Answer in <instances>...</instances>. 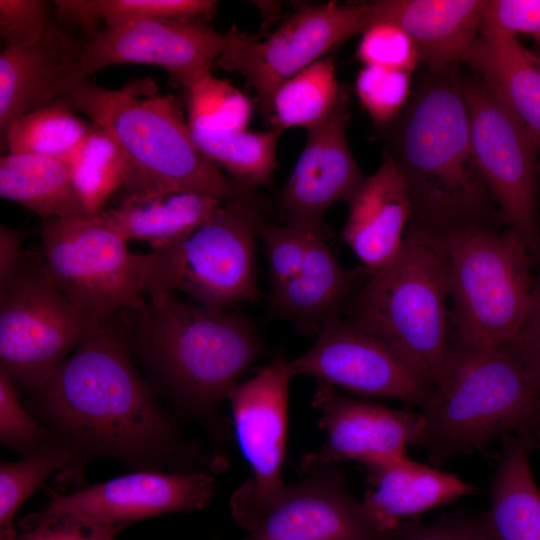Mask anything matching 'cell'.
<instances>
[{"mask_svg":"<svg viewBox=\"0 0 540 540\" xmlns=\"http://www.w3.org/2000/svg\"><path fill=\"white\" fill-rule=\"evenodd\" d=\"M34 392L37 411L72 450L73 461L77 455L106 457L158 469L186 449L139 374L119 315L81 342Z\"/></svg>","mask_w":540,"mask_h":540,"instance_id":"6da1fadb","label":"cell"},{"mask_svg":"<svg viewBox=\"0 0 540 540\" xmlns=\"http://www.w3.org/2000/svg\"><path fill=\"white\" fill-rule=\"evenodd\" d=\"M386 141L407 185L409 228L437 236L503 222L476 163L456 66L424 75Z\"/></svg>","mask_w":540,"mask_h":540,"instance_id":"7a4b0ae2","label":"cell"},{"mask_svg":"<svg viewBox=\"0 0 540 540\" xmlns=\"http://www.w3.org/2000/svg\"><path fill=\"white\" fill-rule=\"evenodd\" d=\"M124 313L133 359L160 392L196 416L212 415L265 352L251 320L173 292L150 291L142 308Z\"/></svg>","mask_w":540,"mask_h":540,"instance_id":"3957f363","label":"cell"},{"mask_svg":"<svg viewBox=\"0 0 540 540\" xmlns=\"http://www.w3.org/2000/svg\"><path fill=\"white\" fill-rule=\"evenodd\" d=\"M154 91L149 82L109 89L87 78L70 85L61 102L116 140L132 168L124 186L185 189L222 200L251 190L225 177L199 151L175 97Z\"/></svg>","mask_w":540,"mask_h":540,"instance_id":"277c9868","label":"cell"},{"mask_svg":"<svg viewBox=\"0 0 540 540\" xmlns=\"http://www.w3.org/2000/svg\"><path fill=\"white\" fill-rule=\"evenodd\" d=\"M369 275L344 305V318L386 344L432 388L453 342L440 248L408 228L399 255Z\"/></svg>","mask_w":540,"mask_h":540,"instance_id":"5b68a950","label":"cell"},{"mask_svg":"<svg viewBox=\"0 0 540 540\" xmlns=\"http://www.w3.org/2000/svg\"><path fill=\"white\" fill-rule=\"evenodd\" d=\"M538 398L509 345L476 348L453 337L443 372L421 407V446L440 464L479 451L497 436L533 433Z\"/></svg>","mask_w":540,"mask_h":540,"instance_id":"8992f818","label":"cell"},{"mask_svg":"<svg viewBox=\"0 0 540 540\" xmlns=\"http://www.w3.org/2000/svg\"><path fill=\"white\" fill-rule=\"evenodd\" d=\"M429 236L445 261L453 337L476 348H499L515 342L534 280V262L521 238L509 228L498 230L494 226Z\"/></svg>","mask_w":540,"mask_h":540,"instance_id":"52a82bcc","label":"cell"},{"mask_svg":"<svg viewBox=\"0 0 540 540\" xmlns=\"http://www.w3.org/2000/svg\"><path fill=\"white\" fill-rule=\"evenodd\" d=\"M265 219L254 189L224 200L219 212L189 237L152 251L147 293L180 292L197 304L224 310L256 300V239Z\"/></svg>","mask_w":540,"mask_h":540,"instance_id":"ba28073f","label":"cell"},{"mask_svg":"<svg viewBox=\"0 0 540 540\" xmlns=\"http://www.w3.org/2000/svg\"><path fill=\"white\" fill-rule=\"evenodd\" d=\"M42 268L95 324L146 303L153 252L135 254L96 217L43 221Z\"/></svg>","mask_w":540,"mask_h":540,"instance_id":"9c48e42d","label":"cell"},{"mask_svg":"<svg viewBox=\"0 0 540 540\" xmlns=\"http://www.w3.org/2000/svg\"><path fill=\"white\" fill-rule=\"evenodd\" d=\"M478 169L503 223L540 266L538 148L528 128L482 76H462Z\"/></svg>","mask_w":540,"mask_h":540,"instance_id":"30bf717a","label":"cell"},{"mask_svg":"<svg viewBox=\"0 0 540 540\" xmlns=\"http://www.w3.org/2000/svg\"><path fill=\"white\" fill-rule=\"evenodd\" d=\"M100 326L48 278L41 252H25L15 282L0 298V369L36 391Z\"/></svg>","mask_w":540,"mask_h":540,"instance_id":"8fae6325","label":"cell"},{"mask_svg":"<svg viewBox=\"0 0 540 540\" xmlns=\"http://www.w3.org/2000/svg\"><path fill=\"white\" fill-rule=\"evenodd\" d=\"M376 22V2L304 5L267 36L232 28L215 66L242 76L267 115L272 95L284 81Z\"/></svg>","mask_w":540,"mask_h":540,"instance_id":"7c38bea8","label":"cell"},{"mask_svg":"<svg viewBox=\"0 0 540 540\" xmlns=\"http://www.w3.org/2000/svg\"><path fill=\"white\" fill-rule=\"evenodd\" d=\"M292 377L276 358L249 380L237 383L227 399L240 449L252 476L230 498L234 521L253 530L282 495L286 454L288 390Z\"/></svg>","mask_w":540,"mask_h":540,"instance_id":"4fadbf2b","label":"cell"},{"mask_svg":"<svg viewBox=\"0 0 540 540\" xmlns=\"http://www.w3.org/2000/svg\"><path fill=\"white\" fill-rule=\"evenodd\" d=\"M204 20L142 19L103 27L81 43L69 86L116 64L158 66L188 90L211 70L227 46Z\"/></svg>","mask_w":540,"mask_h":540,"instance_id":"5bb4252c","label":"cell"},{"mask_svg":"<svg viewBox=\"0 0 540 540\" xmlns=\"http://www.w3.org/2000/svg\"><path fill=\"white\" fill-rule=\"evenodd\" d=\"M284 367L291 377L312 376L358 394L420 408L432 389L386 344L340 315L320 328L306 352L284 359Z\"/></svg>","mask_w":540,"mask_h":540,"instance_id":"9a60e30c","label":"cell"},{"mask_svg":"<svg viewBox=\"0 0 540 540\" xmlns=\"http://www.w3.org/2000/svg\"><path fill=\"white\" fill-rule=\"evenodd\" d=\"M312 405L319 412V427L325 433V441L317 451L301 459L303 474L345 461H356L365 467L405 456L409 446L422 444L425 422L421 412L342 396L322 381L314 392Z\"/></svg>","mask_w":540,"mask_h":540,"instance_id":"2e32d148","label":"cell"},{"mask_svg":"<svg viewBox=\"0 0 540 540\" xmlns=\"http://www.w3.org/2000/svg\"><path fill=\"white\" fill-rule=\"evenodd\" d=\"M348 120V94L342 88L329 116L307 130L304 149L279 193L278 210L285 225L328 237L326 212L364 180L348 144Z\"/></svg>","mask_w":540,"mask_h":540,"instance_id":"e0dca14e","label":"cell"},{"mask_svg":"<svg viewBox=\"0 0 540 540\" xmlns=\"http://www.w3.org/2000/svg\"><path fill=\"white\" fill-rule=\"evenodd\" d=\"M215 493V480L204 470L139 469L70 494L50 491L42 512H78L120 531L153 516L201 510Z\"/></svg>","mask_w":540,"mask_h":540,"instance_id":"ac0fdd59","label":"cell"},{"mask_svg":"<svg viewBox=\"0 0 540 540\" xmlns=\"http://www.w3.org/2000/svg\"><path fill=\"white\" fill-rule=\"evenodd\" d=\"M287 485L240 540H383L384 531L350 493L342 470L321 468Z\"/></svg>","mask_w":540,"mask_h":540,"instance_id":"d6986e66","label":"cell"},{"mask_svg":"<svg viewBox=\"0 0 540 540\" xmlns=\"http://www.w3.org/2000/svg\"><path fill=\"white\" fill-rule=\"evenodd\" d=\"M345 201L348 216L342 238L372 274L399 255L411 220L407 185L387 151L379 168Z\"/></svg>","mask_w":540,"mask_h":540,"instance_id":"ffe728a7","label":"cell"},{"mask_svg":"<svg viewBox=\"0 0 540 540\" xmlns=\"http://www.w3.org/2000/svg\"><path fill=\"white\" fill-rule=\"evenodd\" d=\"M119 192L117 204L95 217L125 241L147 242L152 251L189 237L224 201L198 191L147 185H126Z\"/></svg>","mask_w":540,"mask_h":540,"instance_id":"44dd1931","label":"cell"},{"mask_svg":"<svg viewBox=\"0 0 540 540\" xmlns=\"http://www.w3.org/2000/svg\"><path fill=\"white\" fill-rule=\"evenodd\" d=\"M81 43L58 24L36 44L1 51V138L18 117L62 100Z\"/></svg>","mask_w":540,"mask_h":540,"instance_id":"7402d4cb","label":"cell"},{"mask_svg":"<svg viewBox=\"0 0 540 540\" xmlns=\"http://www.w3.org/2000/svg\"><path fill=\"white\" fill-rule=\"evenodd\" d=\"M486 0L376 1L377 22H391L415 43L429 70L465 62L477 41Z\"/></svg>","mask_w":540,"mask_h":540,"instance_id":"603a6c76","label":"cell"},{"mask_svg":"<svg viewBox=\"0 0 540 540\" xmlns=\"http://www.w3.org/2000/svg\"><path fill=\"white\" fill-rule=\"evenodd\" d=\"M371 488L362 504L384 530L473 492L455 474L421 464L406 455L365 466Z\"/></svg>","mask_w":540,"mask_h":540,"instance_id":"cb8c5ba5","label":"cell"},{"mask_svg":"<svg viewBox=\"0 0 540 540\" xmlns=\"http://www.w3.org/2000/svg\"><path fill=\"white\" fill-rule=\"evenodd\" d=\"M327 237H311L303 265L285 285L269 293V317L294 323L302 332H317L360 287L361 270H347L326 243Z\"/></svg>","mask_w":540,"mask_h":540,"instance_id":"d4e9b609","label":"cell"},{"mask_svg":"<svg viewBox=\"0 0 540 540\" xmlns=\"http://www.w3.org/2000/svg\"><path fill=\"white\" fill-rule=\"evenodd\" d=\"M531 432L504 436L484 518L492 540H540V490L534 479L530 454Z\"/></svg>","mask_w":540,"mask_h":540,"instance_id":"484cf974","label":"cell"},{"mask_svg":"<svg viewBox=\"0 0 540 540\" xmlns=\"http://www.w3.org/2000/svg\"><path fill=\"white\" fill-rule=\"evenodd\" d=\"M464 63L488 81L533 136L540 154V67L516 35L481 31Z\"/></svg>","mask_w":540,"mask_h":540,"instance_id":"4316f807","label":"cell"},{"mask_svg":"<svg viewBox=\"0 0 540 540\" xmlns=\"http://www.w3.org/2000/svg\"><path fill=\"white\" fill-rule=\"evenodd\" d=\"M0 195L43 221L91 217L67 165L58 158L12 153L2 156Z\"/></svg>","mask_w":540,"mask_h":540,"instance_id":"83f0119b","label":"cell"},{"mask_svg":"<svg viewBox=\"0 0 540 540\" xmlns=\"http://www.w3.org/2000/svg\"><path fill=\"white\" fill-rule=\"evenodd\" d=\"M218 2L212 0H56L55 15L66 26H78L96 34V25L104 27L142 19L170 21L205 20L212 16Z\"/></svg>","mask_w":540,"mask_h":540,"instance_id":"f1b7e54d","label":"cell"},{"mask_svg":"<svg viewBox=\"0 0 540 540\" xmlns=\"http://www.w3.org/2000/svg\"><path fill=\"white\" fill-rule=\"evenodd\" d=\"M342 87L336 79L333 56L323 57L284 81L273 93L267 114L272 128L306 130L325 120Z\"/></svg>","mask_w":540,"mask_h":540,"instance_id":"f546056e","label":"cell"},{"mask_svg":"<svg viewBox=\"0 0 540 540\" xmlns=\"http://www.w3.org/2000/svg\"><path fill=\"white\" fill-rule=\"evenodd\" d=\"M62 160L91 217L103 210L106 201L124 186L132 173L130 162L116 140L94 123Z\"/></svg>","mask_w":540,"mask_h":540,"instance_id":"4dcf8cb0","label":"cell"},{"mask_svg":"<svg viewBox=\"0 0 540 540\" xmlns=\"http://www.w3.org/2000/svg\"><path fill=\"white\" fill-rule=\"evenodd\" d=\"M190 132L199 151L217 168L227 171L232 180L250 188L271 183L282 131Z\"/></svg>","mask_w":540,"mask_h":540,"instance_id":"1f68e13d","label":"cell"},{"mask_svg":"<svg viewBox=\"0 0 540 540\" xmlns=\"http://www.w3.org/2000/svg\"><path fill=\"white\" fill-rule=\"evenodd\" d=\"M90 128L91 125L60 101L15 119L2 140L8 153L64 159Z\"/></svg>","mask_w":540,"mask_h":540,"instance_id":"d6a6232c","label":"cell"},{"mask_svg":"<svg viewBox=\"0 0 540 540\" xmlns=\"http://www.w3.org/2000/svg\"><path fill=\"white\" fill-rule=\"evenodd\" d=\"M73 461L72 450L55 438L16 462L0 465V539L14 540L13 523L18 508L55 471L67 470Z\"/></svg>","mask_w":540,"mask_h":540,"instance_id":"836d02e7","label":"cell"},{"mask_svg":"<svg viewBox=\"0 0 540 540\" xmlns=\"http://www.w3.org/2000/svg\"><path fill=\"white\" fill-rule=\"evenodd\" d=\"M187 91L190 131L224 133L247 129L252 103L228 81L210 74Z\"/></svg>","mask_w":540,"mask_h":540,"instance_id":"e575fe53","label":"cell"},{"mask_svg":"<svg viewBox=\"0 0 540 540\" xmlns=\"http://www.w3.org/2000/svg\"><path fill=\"white\" fill-rule=\"evenodd\" d=\"M411 73L364 66L356 78L357 96L377 124H389L403 111L410 99Z\"/></svg>","mask_w":540,"mask_h":540,"instance_id":"d590c367","label":"cell"},{"mask_svg":"<svg viewBox=\"0 0 540 540\" xmlns=\"http://www.w3.org/2000/svg\"><path fill=\"white\" fill-rule=\"evenodd\" d=\"M55 435L38 423L21 404L15 381L0 369V441L24 455L44 446Z\"/></svg>","mask_w":540,"mask_h":540,"instance_id":"8d00e7d4","label":"cell"},{"mask_svg":"<svg viewBox=\"0 0 540 540\" xmlns=\"http://www.w3.org/2000/svg\"><path fill=\"white\" fill-rule=\"evenodd\" d=\"M357 57L364 66L412 73L421 60L410 36L399 26L379 21L363 34L357 47Z\"/></svg>","mask_w":540,"mask_h":540,"instance_id":"74e56055","label":"cell"},{"mask_svg":"<svg viewBox=\"0 0 540 540\" xmlns=\"http://www.w3.org/2000/svg\"><path fill=\"white\" fill-rule=\"evenodd\" d=\"M314 234L285 224H273L266 219L261 223L259 237L267 257L270 292L285 285L299 272Z\"/></svg>","mask_w":540,"mask_h":540,"instance_id":"f35d334b","label":"cell"},{"mask_svg":"<svg viewBox=\"0 0 540 540\" xmlns=\"http://www.w3.org/2000/svg\"><path fill=\"white\" fill-rule=\"evenodd\" d=\"M26 531L14 540H115L117 529L72 511L32 513L20 522Z\"/></svg>","mask_w":540,"mask_h":540,"instance_id":"ab89813d","label":"cell"},{"mask_svg":"<svg viewBox=\"0 0 540 540\" xmlns=\"http://www.w3.org/2000/svg\"><path fill=\"white\" fill-rule=\"evenodd\" d=\"M52 4L43 0H0V36L6 46H28L47 37L58 25Z\"/></svg>","mask_w":540,"mask_h":540,"instance_id":"60d3db41","label":"cell"},{"mask_svg":"<svg viewBox=\"0 0 540 540\" xmlns=\"http://www.w3.org/2000/svg\"><path fill=\"white\" fill-rule=\"evenodd\" d=\"M383 540H492L484 513L454 512L430 522L408 520L387 531Z\"/></svg>","mask_w":540,"mask_h":540,"instance_id":"b9f144b4","label":"cell"},{"mask_svg":"<svg viewBox=\"0 0 540 540\" xmlns=\"http://www.w3.org/2000/svg\"><path fill=\"white\" fill-rule=\"evenodd\" d=\"M481 31L540 35V0H486Z\"/></svg>","mask_w":540,"mask_h":540,"instance_id":"7bdbcfd3","label":"cell"},{"mask_svg":"<svg viewBox=\"0 0 540 540\" xmlns=\"http://www.w3.org/2000/svg\"><path fill=\"white\" fill-rule=\"evenodd\" d=\"M22 231L0 226V298L15 282L24 260Z\"/></svg>","mask_w":540,"mask_h":540,"instance_id":"ee69618b","label":"cell"},{"mask_svg":"<svg viewBox=\"0 0 540 540\" xmlns=\"http://www.w3.org/2000/svg\"><path fill=\"white\" fill-rule=\"evenodd\" d=\"M509 346L523 365L536 396L540 399V336L518 339Z\"/></svg>","mask_w":540,"mask_h":540,"instance_id":"f6af8a7d","label":"cell"},{"mask_svg":"<svg viewBox=\"0 0 540 540\" xmlns=\"http://www.w3.org/2000/svg\"><path fill=\"white\" fill-rule=\"evenodd\" d=\"M537 336H540V266L533 280L527 314L518 339Z\"/></svg>","mask_w":540,"mask_h":540,"instance_id":"bcb514c9","label":"cell"},{"mask_svg":"<svg viewBox=\"0 0 540 540\" xmlns=\"http://www.w3.org/2000/svg\"><path fill=\"white\" fill-rule=\"evenodd\" d=\"M530 52L540 67V35L533 37V47Z\"/></svg>","mask_w":540,"mask_h":540,"instance_id":"7dc6e473","label":"cell"},{"mask_svg":"<svg viewBox=\"0 0 540 540\" xmlns=\"http://www.w3.org/2000/svg\"><path fill=\"white\" fill-rule=\"evenodd\" d=\"M533 433L536 434V436L533 435L535 440V446L537 445L540 448V426L536 427Z\"/></svg>","mask_w":540,"mask_h":540,"instance_id":"c3c4849f","label":"cell"},{"mask_svg":"<svg viewBox=\"0 0 540 540\" xmlns=\"http://www.w3.org/2000/svg\"><path fill=\"white\" fill-rule=\"evenodd\" d=\"M537 416H538V421H537L536 427L540 426V399H538L537 401Z\"/></svg>","mask_w":540,"mask_h":540,"instance_id":"681fc988","label":"cell"},{"mask_svg":"<svg viewBox=\"0 0 540 540\" xmlns=\"http://www.w3.org/2000/svg\"><path fill=\"white\" fill-rule=\"evenodd\" d=\"M538 172H539V189H540V164H539V170H538Z\"/></svg>","mask_w":540,"mask_h":540,"instance_id":"f907efd6","label":"cell"}]
</instances>
